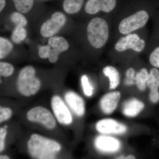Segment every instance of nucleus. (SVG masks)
I'll return each mask as SVG.
<instances>
[{
    "instance_id": "obj_14",
    "label": "nucleus",
    "mask_w": 159,
    "mask_h": 159,
    "mask_svg": "<svg viewBox=\"0 0 159 159\" xmlns=\"http://www.w3.org/2000/svg\"><path fill=\"white\" fill-rule=\"evenodd\" d=\"M121 95L119 91L111 92L106 94L100 101L101 110L104 113L110 114L116 109Z\"/></svg>"
},
{
    "instance_id": "obj_9",
    "label": "nucleus",
    "mask_w": 159,
    "mask_h": 159,
    "mask_svg": "<svg viewBox=\"0 0 159 159\" xmlns=\"http://www.w3.org/2000/svg\"><path fill=\"white\" fill-rule=\"evenodd\" d=\"M66 19L62 12H54L49 19L43 23L40 28L42 36L46 38L54 36L64 25Z\"/></svg>"
},
{
    "instance_id": "obj_18",
    "label": "nucleus",
    "mask_w": 159,
    "mask_h": 159,
    "mask_svg": "<svg viewBox=\"0 0 159 159\" xmlns=\"http://www.w3.org/2000/svg\"><path fill=\"white\" fill-rule=\"evenodd\" d=\"M148 73L147 69L142 68L137 73L135 78V83L139 90L144 91L147 87Z\"/></svg>"
},
{
    "instance_id": "obj_7",
    "label": "nucleus",
    "mask_w": 159,
    "mask_h": 159,
    "mask_svg": "<svg viewBox=\"0 0 159 159\" xmlns=\"http://www.w3.org/2000/svg\"><path fill=\"white\" fill-rule=\"evenodd\" d=\"M51 110L56 121L61 125L69 126L73 123L72 111L64 99L59 95H55L51 99Z\"/></svg>"
},
{
    "instance_id": "obj_20",
    "label": "nucleus",
    "mask_w": 159,
    "mask_h": 159,
    "mask_svg": "<svg viewBox=\"0 0 159 159\" xmlns=\"http://www.w3.org/2000/svg\"><path fill=\"white\" fill-rule=\"evenodd\" d=\"M12 43L7 39L0 38V58L1 59L8 56L13 49Z\"/></svg>"
},
{
    "instance_id": "obj_8",
    "label": "nucleus",
    "mask_w": 159,
    "mask_h": 159,
    "mask_svg": "<svg viewBox=\"0 0 159 159\" xmlns=\"http://www.w3.org/2000/svg\"><path fill=\"white\" fill-rule=\"evenodd\" d=\"M145 47V40L141 39L138 34L132 33L121 38L115 44V49L119 52L131 50L140 53Z\"/></svg>"
},
{
    "instance_id": "obj_4",
    "label": "nucleus",
    "mask_w": 159,
    "mask_h": 159,
    "mask_svg": "<svg viewBox=\"0 0 159 159\" xmlns=\"http://www.w3.org/2000/svg\"><path fill=\"white\" fill-rule=\"evenodd\" d=\"M26 118L31 123L38 124L48 130L56 128L57 121L53 113L41 106L34 107L27 111Z\"/></svg>"
},
{
    "instance_id": "obj_15",
    "label": "nucleus",
    "mask_w": 159,
    "mask_h": 159,
    "mask_svg": "<svg viewBox=\"0 0 159 159\" xmlns=\"http://www.w3.org/2000/svg\"><path fill=\"white\" fill-rule=\"evenodd\" d=\"M145 105L142 101L133 98L124 102L122 106V112L126 116L135 117L142 111Z\"/></svg>"
},
{
    "instance_id": "obj_13",
    "label": "nucleus",
    "mask_w": 159,
    "mask_h": 159,
    "mask_svg": "<svg viewBox=\"0 0 159 159\" xmlns=\"http://www.w3.org/2000/svg\"><path fill=\"white\" fill-rule=\"evenodd\" d=\"M116 5V0H88L86 3L84 10L88 14H97L100 11L111 12Z\"/></svg>"
},
{
    "instance_id": "obj_19",
    "label": "nucleus",
    "mask_w": 159,
    "mask_h": 159,
    "mask_svg": "<svg viewBox=\"0 0 159 159\" xmlns=\"http://www.w3.org/2000/svg\"><path fill=\"white\" fill-rule=\"evenodd\" d=\"M16 9L22 13L29 12L33 7L34 0H12Z\"/></svg>"
},
{
    "instance_id": "obj_26",
    "label": "nucleus",
    "mask_w": 159,
    "mask_h": 159,
    "mask_svg": "<svg viewBox=\"0 0 159 159\" xmlns=\"http://www.w3.org/2000/svg\"><path fill=\"white\" fill-rule=\"evenodd\" d=\"M12 116L13 111L11 108L3 106L0 107V123L1 124L9 120Z\"/></svg>"
},
{
    "instance_id": "obj_33",
    "label": "nucleus",
    "mask_w": 159,
    "mask_h": 159,
    "mask_svg": "<svg viewBox=\"0 0 159 159\" xmlns=\"http://www.w3.org/2000/svg\"><path fill=\"white\" fill-rule=\"evenodd\" d=\"M42 1H48V0H42Z\"/></svg>"
},
{
    "instance_id": "obj_12",
    "label": "nucleus",
    "mask_w": 159,
    "mask_h": 159,
    "mask_svg": "<svg viewBox=\"0 0 159 159\" xmlns=\"http://www.w3.org/2000/svg\"><path fill=\"white\" fill-rule=\"evenodd\" d=\"M64 99L71 111L77 116L81 117L85 111V103L82 97L74 91L66 92Z\"/></svg>"
},
{
    "instance_id": "obj_23",
    "label": "nucleus",
    "mask_w": 159,
    "mask_h": 159,
    "mask_svg": "<svg viewBox=\"0 0 159 159\" xmlns=\"http://www.w3.org/2000/svg\"><path fill=\"white\" fill-rule=\"evenodd\" d=\"M11 22L16 25V26L25 27L27 25V20L23 13L19 12H14L11 13L10 16Z\"/></svg>"
},
{
    "instance_id": "obj_25",
    "label": "nucleus",
    "mask_w": 159,
    "mask_h": 159,
    "mask_svg": "<svg viewBox=\"0 0 159 159\" xmlns=\"http://www.w3.org/2000/svg\"><path fill=\"white\" fill-rule=\"evenodd\" d=\"M81 84L84 93L86 96L90 97L93 93V88L91 85L88 77L86 75H83L81 78Z\"/></svg>"
},
{
    "instance_id": "obj_17",
    "label": "nucleus",
    "mask_w": 159,
    "mask_h": 159,
    "mask_svg": "<svg viewBox=\"0 0 159 159\" xmlns=\"http://www.w3.org/2000/svg\"><path fill=\"white\" fill-rule=\"evenodd\" d=\"M84 0H64L63 8L66 13L76 14L82 8Z\"/></svg>"
},
{
    "instance_id": "obj_24",
    "label": "nucleus",
    "mask_w": 159,
    "mask_h": 159,
    "mask_svg": "<svg viewBox=\"0 0 159 159\" xmlns=\"http://www.w3.org/2000/svg\"><path fill=\"white\" fill-rule=\"evenodd\" d=\"M14 71L13 66L9 63L0 62V74L2 77H7L11 76Z\"/></svg>"
},
{
    "instance_id": "obj_11",
    "label": "nucleus",
    "mask_w": 159,
    "mask_h": 159,
    "mask_svg": "<svg viewBox=\"0 0 159 159\" xmlns=\"http://www.w3.org/2000/svg\"><path fill=\"white\" fill-rule=\"evenodd\" d=\"M96 129L102 134H123L127 131L126 126L111 119H101L97 122Z\"/></svg>"
},
{
    "instance_id": "obj_3",
    "label": "nucleus",
    "mask_w": 159,
    "mask_h": 159,
    "mask_svg": "<svg viewBox=\"0 0 159 159\" xmlns=\"http://www.w3.org/2000/svg\"><path fill=\"white\" fill-rule=\"evenodd\" d=\"M87 36L92 47L101 48L105 45L109 37L108 23L102 18L92 19L87 28Z\"/></svg>"
},
{
    "instance_id": "obj_5",
    "label": "nucleus",
    "mask_w": 159,
    "mask_h": 159,
    "mask_svg": "<svg viewBox=\"0 0 159 159\" xmlns=\"http://www.w3.org/2000/svg\"><path fill=\"white\" fill-rule=\"evenodd\" d=\"M93 147L94 150L99 155L108 156L120 152L123 146L121 141L116 138L100 135L94 139Z\"/></svg>"
},
{
    "instance_id": "obj_21",
    "label": "nucleus",
    "mask_w": 159,
    "mask_h": 159,
    "mask_svg": "<svg viewBox=\"0 0 159 159\" xmlns=\"http://www.w3.org/2000/svg\"><path fill=\"white\" fill-rule=\"evenodd\" d=\"M27 31L24 27L16 26L11 35V39L16 43H19L25 39Z\"/></svg>"
},
{
    "instance_id": "obj_30",
    "label": "nucleus",
    "mask_w": 159,
    "mask_h": 159,
    "mask_svg": "<svg viewBox=\"0 0 159 159\" xmlns=\"http://www.w3.org/2000/svg\"><path fill=\"white\" fill-rule=\"evenodd\" d=\"M50 49L48 45L40 47L39 50V55L41 58H48Z\"/></svg>"
},
{
    "instance_id": "obj_16",
    "label": "nucleus",
    "mask_w": 159,
    "mask_h": 159,
    "mask_svg": "<svg viewBox=\"0 0 159 159\" xmlns=\"http://www.w3.org/2000/svg\"><path fill=\"white\" fill-rule=\"evenodd\" d=\"M103 74L109 79V89H115L120 83V75L119 71L115 67L108 66L102 70Z\"/></svg>"
},
{
    "instance_id": "obj_2",
    "label": "nucleus",
    "mask_w": 159,
    "mask_h": 159,
    "mask_svg": "<svg viewBox=\"0 0 159 159\" xmlns=\"http://www.w3.org/2000/svg\"><path fill=\"white\" fill-rule=\"evenodd\" d=\"M18 92L23 97L34 96L39 91L41 82L36 76V71L33 67L26 66L20 71L16 83Z\"/></svg>"
},
{
    "instance_id": "obj_10",
    "label": "nucleus",
    "mask_w": 159,
    "mask_h": 159,
    "mask_svg": "<svg viewBox=\"0 0 159 159\" xmlns=\"http://www.w3.org/2000/svg\"><path fill=\"white\" fill-rule=\"evenodd\" d=\"M50 51L48 59L50 62L54 63L57 61L60 54L66 51L69 48L67 41L61 36H54L50 37L48 41Z\"/></svg>"
},
{
    "instance_id": "obj_22",
    "label": "nucleus",
    "mask_w": 159,
    "mask_h": 159,
    "mask_svg": "<svg viewBox=\"0 0 159 159\" xmlns=\"http://www.w3.org/2000/svg\"><path fill=\"white\" fill-rule=\"evenodd\" d=\"M8 134V126H1L0 128V152L6 151L8 147L7 138Z\"/></svg>"
},
{
    "instance_id": "obj_1",
    "label": "nucleus",
    "mask_w": 159,
    "mask_h": 159,
    "mask_svg": "<svg viewBox=\"0 0 159 159\" xmlns=\"http://www.w3.org/2000/svg\"><path fill=\"white\" fill-rule=\"evenodd\" d=\"M22 148L31 159H72L60 142L38 133L31 134Z\"/></svg>"
},
{
    "instance_id": "obj_27",
    "label": "nucleus",
    "mask_w": 159,
    "mask_h": 159,
    "mask_svg": "<svg viewBox=\"0 0 159 159\" xmlns=\"http://www.w3.org/2000/svg\"><path fill=\"white\" fill-rule=\"evenodd\" d=\"M149 61L154 67L159 68V46L157 47L151 53Z\"/></svg>"
},
{
    "instance_id": "obj_32",
    "label": "nucleus",
    "mask_w": 159,
    "mask_h": 159,
    "mask_svg": "<svg viewBox=\"0 0 159 159\" xmlns=\"http://www.w3.org/2000/svg\"><path fill=\"white\" fill-rule=\"evenodd\" d=\"M6 5V0H0V11H2Z\"/></svg>"
},
{
    "instance_id": "obj_28",
    "label": "nucleus",
    "mask_w": 159,
    "mask_h": 159,
    "mask_svg": "<svg viewBox=\"0 0 159 159\" xmlns=\"http://www.w3.org/2000/svg\"><path fill=\"white\" fill-rule=\"evenodd\" d=\"M135 71L133 69H129L127 70L126 74V80L125 83L127 85H130L133 84L135 82Z\"/></svg>"
},
{
    "instance_id": "obj_29",
    "label": "nucleus",
    "mask_w": 159,
    "mask_h": 159,
    "mask_svg": "<svg viewBox=\"0 0 159 159\" xmlns=\"http://www.w3.org/2000/svg\"><path fill=\"white\" fill-rule=\"evenodd\" d=\"M116 154V156L112 159H138L137 156L133 153H119Z\"/></svg>"
},
{
    "instance_id": "obj_31",
    "label": "nucleus",
    "mask_w": 159,
    "mask_h": 159,
    "mask_svg": "<svg viewBox=\"0 0 159 159\" xmlns=\"http://www.w3.org/2000/svg\"><path fill=\"white\" fill-rule=\"evenodd\" d=\"M0 159H12L11 156L9 153L6 152V151L2 153H1L0 155Z\"/></svg>"
},
{
    "instance_id": "obj_6",
    "label": "nucleus",
    "mask_w": 159,
    "mask_h": 159,
    "mask_svg": "<svg viewBox=\"0 0 159 159\" xmlns=\"http://www.w3.org/2000/svg\"><path fill=\"white\" fill-rule=\"evenodd\" d=\"M149 15L144 10H140L123 19L119 23V31L121 34L127 35L143 28L148 22Z\"/></svg>"
}]
</instances>
